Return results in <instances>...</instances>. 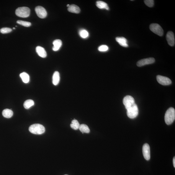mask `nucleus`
I'll use <instances>...</instances> for the list:
<instances>
[{
  "instance_id": "18",
  "label": "nucleus",
  "mask_w": 175,
  "mask_h": 175,
  "mask_svg": "<svg viewBox=\"0 0 175 175\" xmlns=\"http://www.w3.org/2000/svg\"><path fill=\"white\" fill-rule=\"evenodd\" d=\"M2 114L4 117L9 118L12 117L13 115V112L11 110L6 109L3 110Z\"/></svg>"
},
{
  "instance_id": "26",
  "label": "nucleus",
  "mask_w": 175,
  "mask_h": 175,
  "mask_svg": "<svg viewBox=\"0 0 175 175\" xmlns=\"http://www.w3.org/2000/svg\"><path fill=\"white\" fill-rule=\"evenodd\" d=\"M12 31V30L11 28L7 27L3 28L0 30V32L3 34L10 33Z\"/></svg>"
},
{
  "instance_id": "9",
  "label": "nucleus",
  "mask_w": 175,
  "mask_h": 175,
  "mask_svg": "<svg viewBox=\"0 0 175 175\" xmlns=\"http://www.w3.org/2000/svg\"><path fill=\"white\" fill-rule=\"evenodd\" d=\"M155 60L154 58H150L142 59L138 61L137 63L138 67H141L146 65H149L155 62Z\"/></svg>"
},
{
  "instance_id": "21",
  "label": "nucleus",
  "mask_w": 175,
  "mask_h": 175,
  "mask_svg": "<svg viewBox=\"0 0 175 175\" xmlns=\"http://www.w3.org/2000/svg\"><path fill=\"white\" fill-rule=\"evenodd\" d=\"M35 104L34 101L32 100H28L26 101L24 103V106L26 109H29Z\"/></svg>"
},
{
  "instance_id": "5",
  "label": "nucleus",
  "mask_w": 175,
  "mask_h": 175,
  "mask_svg": "<svg viewBox=\"0 0 175 175\" xmlns=\"http://www.w3.org/2000/svg\"><path fill=\"white\" fill-rule=\"evenodd\" d=\"M150 29L152 32L160 37H161L163 35V30L159 24H151L150 26Z\"/></svg>"
},
{
  "instance_id": "15",
  "label": "nucleus",
  "mask_w": 175,
  "mask_h": 175,
  "mask_svg": "<svg viewBox=\"0 0 175 175\" xmlns=\"http://www.w3.org/2000/svg\"><path fill=\"white\" fill-rule=\"evenodd\" d=\"M68 11L69 12L73 13L78 14L80 12L81 10L79 7L75 5L72 4L68 7Z\"/></svg>"
},
{
  "instance_id": "11",
  "label": "nucleus",
  "mask_w": 175,
  "mask_h": 175,
  "mask_svg": "<svg viewBox=\"0 0 175 175\" xmlns=\"http://www.w3.org/2000/svg\"><path fill=\"white\" fill-rule=\"evenodd\" d=\"M167 42L169 45L173 47L175 45V40L174 33L172 31L167 33L166 36Z\"/></svg>"
},
{
  "instance_id": "3",
  "label": "nucleus",
  "mask_w": 175,
  "mask_h": 175,
  "mask_svg": "<svg viewBox=\"0 0 175 175\" xmlns=\"http://www.w3.org/2000/svg\"><path fill=\"white\" fill-rule=\"evenodd\" d=\"M30 10L27 7H19L15 11L17 16L22 18H27L30 16Z\"/></svg>"
},
{
  "instance_id": "20",
  "label": "nucleus",
  "mask_w": 175,
  "mask_h": 175,
  "mask_svg": "<svg viewBox=\"0 0 175 175\" xmlns=\"http://www.w3.org/2000/svg\"><path fill=\"white\" fill-rule=\"evenodd\" d=\"M80 131L82 133H89L90 132V130L88 126L84 124L80 125L79 129Z\"/></svg>"
},
{
  "instance_id": "16",
  "label": "nucleus",
  "mask_w": 175,
  "mask_h": 175,
  "mask_svg": "<svg viewBox=\"0 0 175 175\" xmlns=\"http://www.w3.org/2000/svg\"><path fill=\"white\" fill-rule=\"evenodd\" d=\"M53 43L54 46L52 49L55 51L60 50L62 45V42L60 39H56L54 41Z\"/></svg>"
},
{
  "instance_id": "17",
  "label": "nucleus",
  "mask_w": 175,
  "mask_h": 175,
  "mask_svg": "<svg viewBox=\"0 0 175 175\" xmlns=\"http://www.w3.org/2000/svg\"><path fill=\"white\" fill-rule=\"evenodd\" d=\"M97 7L100 9H105L107 10H109V8L107 4L105 2L102 1H98L96 2Z\"/></svg>"
},
{
  "instance_id": "22",
  "label": "nucleus",
  "mask_w": 175,
  "mask_h": 175,
  "mask_svg": "<svg viewBox=\"0 0 175 175\" xmlns=\"http://www.w3.org/2000/svg\"><path fill=\"white\" fill-rule=\"evenodd\" d=\"M79 35L82 38L86 39L88 37L89 33L86 30L82 29L79 31Z\"/></svg>"
},
{
  "instance_id": "4",
  "label": "nucleus",
  "mask_w": 175,
  "mask_h": 175,
  "mask_svg": "<svg viewBox=\"0 0 175 175\" xmlns=\"http://www.w3.org/2000/svg\"><path fill=\"white\" fill-rule=\"evenodd\" d=\"M138 114V106L135 104L127 109V115L129 118L134 119L137 117Z\"/></svg>"
},
{
  "instance_id": "14",
  "label": "nucleus",
  "mask_w": 175,
  "mask_h": 175,
  "mask_svg": "<svg viewBox=\"0 0 175 175\" xmlns=\"http://www.w3.org/2000/svg\"><path fill=\"white\" fill-rule=\"evenodd\" d=\"M60 80V73L57 71H56L54 73L52 77V83L55 86L57 85Z\"/></svg>"
},
{
  "instance_id": "7",
  "label": "nucleus",
  "mask_w": 175,
  "mask_h": 175,
  "mask_svg": "<svg viewBox=\"0 0 175 175\" xmlns=\"http://www.w3.org/2000/svg\"><path fill=\"white\" fill-rule=\"evenodd\" d=\"M35 11L37 16L40 18H45L47 16V12L43 7L38 6L36 7L35 8Z\"/></svg>"
},
{
  "instance_id": "25",
  "label": "nucleus",
  "mask_w": 175,
  "mask_h": 175,
  "mask_svg": "<svg viewBox=\"0 0 175 175\" xmlns=\"http://www.w3.org/2000/svg\"><path fill=\"white\" fill-rule=\"evenodd\" d=\"M98 50L100 52H106L109 50V47L106 45H102L100 46L98 48Z\"/></svg>"
},
{
  "instance_id": "23",
  "label": "nucleus",
  "mask_w": 175,
  "mask_h": 175,
  "mask_svg": "<svg viewBox=\"0 0 175 175\" xmlns=\"http://www.w3.org/2000/svg\"><path fill=\"white\" fill-rule=\"evenodd\" d=\"M80 126L79 123L76 120L74 119L72 121L71 127L74 130L79 129Z\"/></svg>"
},
{
  "instance_id": "28",
  "label": "nucleus",
  "mask_w": 175,
  "mask_h": 175,
  "mask_svg": "<svg viewBox=\"0 0 175 175\" xmlns=\"http://www.w3.org/2000/svg\"><path fill=\"white\" fill-rule=\"evenodd\" d=\"M173 165L174 166L175 168V157H174L173 158Z\"/></svg>"
},
{
  "instance_id": "12",
  "label": "nucleus",
  "mask_w": 175,
  "mask_h": 175,
  "mask_svg": "<svg viewBox=\"0 0 175 175\" xmlns=\"http://www.w3.org/2000/svg\"><path fill=\"white\" fill-rule=\"evenodd\" d=\"M36 50L38 55L41 57L45 58L47 57V52L43 47H40V46H38L36 48Z\"/></svg>"
},
{
  "instance_id": "31",
  "label": "nucleus",
  "mask_w": 175,
  "mask_h": 175,
  "mask_svg": "<svg viewBox=\"0 0 175 175\" xmlns=\"http://www.w3.org/2000/svg\"><path fill=\"white\" fill-rule=\"evenodd\" d=\"M68 175L66 174V175Z\"/></svg>"
},
{
  "instance_id": "1",
  "label": "nucleus",
  "mask_w": 175,
  "mask_h": 175,
  "mask_svg": "<svg viewBox=\"0 0 175 175\" xmlns=\"http://www.w3.org/2000/svg\"><path fill=\"white\" fill-rule=\"evenodd\" d=\"M175 119V110L173 107L170 108L167 110L165 115V121L167 125H170L174 122Z\"/></svg>"
},
{
  "instance_id": "29",
  "label": "nucleus",
  "mask_w": 175,
  "mask_h": 175,
  "mask_svg": "<svg viewBox=\"0 0 175 175\" xmlns=\"http://www.w3.org/2000/svg\"><path fill=\"white\" fill-rule=\"evenodd\" d=\"M69 6H70V5L68 4L67 5V6L68 7H69Z\"/></svg>"
},
{
  "instance_id": "27",
  "label": "nucleus",
  "mask_w": 175,
  "mask_h": 175,
  "mask_svg": "<svg viewBox=\"0 0 175 175\" xmlns=\"http://www.w3.org/2000/svg\"><path fill=\"white\" fill-rule=\"evenodd\" d=\"M144 2L146 5L149 7H152L154 6V1L153 0H145Z\"/></svg>"
},
{
  "instance_id": "10",
  "label": "nucleus",
  "mask_w": 175,
  "mask_h": 175,
  "mask_svg": "<svg viewBox=\"0 0 175 175\" xmlns=\"http://www.w3.org/2000/svg\"><path fill=\"white\" fill-rule=\"evenodd\" d=\"M142 152L144 158L146 160H150L151 158L150 147L147 143L145 144L143 146Z\"/></svg>"
},
{
  "instance_id": "30",
  "label": "nucleus",
  "mask_w": 175,
  "mask_h": 175,
  "mask_svg": "<svg viewBox=\"0 0 175 175\" xmlns=\"http://www.w3.org/2000/svg\"><path fill=\"white\" fill-rule=\"evenodd\" d=\"M13 29H15V28L14 27V28H13Z\"/></svg>"
},
{
  "instance_id": "2",
  "label": "nucleus",
  "mask_w": 175,
  "mask_h": 175,
  "mask_svg": "<svg viewBox=\"0 0 175 175\" xmlns=\"http://www.w3.org/2000/svg\"><path fill=\"white\" fill-rule=\"evenodd\" d=\"M29 131L33 134L40 135L45 132V128L43 125L37 123L31 125L29 128Z\"/></svg>"
},
{
  "instance_id": "13",
  "label": "nucleus",
  "mask_w": 175,
  "mask_h": 175,
  "mask_svg": "<svg viewBox=\"0 0 175 175\" xmlns=\"http://www.w3.org/2000/svg\"><path fill=\"white\" fill-rule=\"evenodd\" d=\"M116 40L122 47H128V41L127 39L123 37H117L116 38Z\"/></svg>"
},
{
  "instance_id": "24",
  "label": "nucleus",
  "mask_w": 175,
  "mask_h": 175,
  "mask_svg": "<svg viewBox=\"0 0 175 175\" xmlns=\"http://www.w3.org/2000/svg\"><path fill=\"white\" fill-rule=\"evenodd\" d=\"M18 24L23 26L25 27H29L31 25V23L28 22L23 21V20H18L17 22Z\"/></svg>"
},
{
  "instance_id": "6",
  "label": "nucleus",
  "mask_w": 175,
  "mask_h": 175,
  "mask_svg": "<svg viewBox=\"0 0 175 175\" xmlns=\"http://www.w3.org/2000/svg\"><path fill=\"white\" fill-rule=\"evenodd\" d=\"M123 103L127 110L135 104L134 98L130 96H126L124 98Z\"/></svg>"
},
{
  "instance_id": "19",
  "label": "nucleus",
  "mask_w": 175,
  "mask_h": 175,
  "mask_svg": "<svg viewBox=\"0 0 175 175\" xmlns=\"http://www.w3.org/2000/svg\"><path fill=\"white\" fill-rule=\"evenodd\" d=\"M20 77L21 78L23 82L24 83H27L30 81V76L27 73L25 72L20 73Z\"/></svg>"
},
{
  "instance_id": "8",
  "label": "nucleus",
  "mask_w": 175,
  "mask_h": 175,
  "mask_svg": "<svg viewBox=\"0 0 175 175\" xmlns=\"http://www.w3.org/2000/svg\"><path fill=\"white\" fill-rule=\"evenodd\" d=\"M156 79L158 83L163 85H168L172 83L171 80L168 77L158 75L157 76Z\"/></svg>"
}]
</instances>
